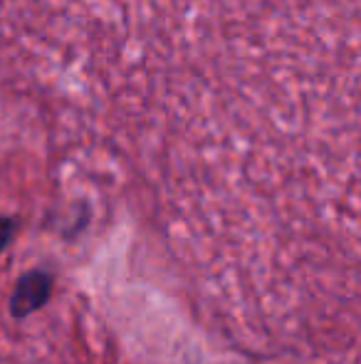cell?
<instances>
[{"label": "cell", "mask_w": 361, "mask_h": 364, "mask_svg": "<svg viewBox=\"0 0 361 364\" xmlns=\"http://www.w3.org/2000/svg\"><path fill=\"white\" fill-rule=\"evenodd\" d=\"M13 233H15V220L8 218V216H0V250L10 243Z\"/></svg>", "instance_id": "2"}, {"label": "cell", "mask_w": 361, "mask_h": 364, "mask_svg": "<svg viewBox=\"0 0 361 364\" xmlns=\"http://www.w3.org/2000/svg\"><path fill=\"white\" fill-rule=\"evenodd\" d=\"M52 295V275L48 270H33L18 280L10 297V315L28 317L45 305Z\"/></svg>", "instance_id": "1"}]
</instances>
